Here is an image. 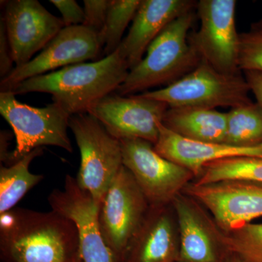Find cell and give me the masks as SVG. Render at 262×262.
I'll return each mask as SVG.
<instances>
[{"instance_id": "obj_1", "label": "cell", "mask_w": 262, "mask_h": 262, "mask_svg": "<svg viewBox=\"0 0 262 262\" xmlns=\"http://www.w3.org/2000/svg\"><path fill=\"white\" fill-rule=\"evenodd\" d=\"M80 258L78 231L64 215L18 208L0 214L1 262H77Z\"/></svg>"}, {"instance_id": "obj_2", "label": "cell", "mask_w": 262, "mask_h": 262, "mask_svg": "<svg viewBox=\"0 0 262 262\" xmlns=\"http://www.w3.org/2000/svg\"><path fill=\"white\" fill-rule=\"evenodd\" d=\"M120 50L92 62L67 66L46 75L20 82L13 89L15 96L45 93L52 96L70 116L87 113L91 106L116 92L129 73Z\"/></svg>"}, {"instance_id": "obj_3", "label": "cell", "mask_w": 262, "mask_h": 262, "mask_svg": "<svg viewBox=\"0 0 262 262\" xmlns=\"http://www.w3.org/2000/svg\"><path fill=\"white\" fill-rule=\"evenodd\" d=\"M194 18L192 10L168 24L115 93L130 96L158 86L166 87L194 70L202 61L188 34Z\"/></svg>"}, {"instance_id": "obj_4", "label": "cell", "mask_w": 262, "mask_h": 262, "mask_svg": "<svg viewBox=\"0 0 262 262\" xmlns=\"http://www.w3.org/2000/svg\"><path fill=\"white\" fill-rule=\"evenodd\" d=\"M249 92L251 89L242 74L221 73L202 61L177 82L141 94L165 103L169 108L215 110L221 106L232 108L251 102Z\"/></svg>"}, {"instance_id": "obj_5", "label": "cell", "mask_w": 262, "mask_h": 262, "mask_svg": "<svg viewBox=\"0 0 262 262\" xmlns=\"http://www.w3.org/2000/svg\"><path fill=\"white\" fill-rule=\"evenodd\" d=\"M70 128L80 152L76 181L100 205L123 166L121 143L89 113L71 116Z\"/></svg>"}, {"instance_id": "obj_6", "label": "cell", "mask_w": 262, "mask_h": 262, "mask_svg": "<svg viewBox=\"0 0 262 262\" xmlns=\"http://www.w3.org/2000/svg\"><path fill=\"white\" fill-rule=\"evenodd\" d=\"M0 114L14 133L16 146L13 157L16 161L43 146H58L68 152L73 151L67 132L71 116L57 103L34 107L18 101L13 91H2Z\"/></svg>"}, {"instance_id": "obj_7", "label": "cell", "mask_w": 262, "mask_h": 262, "mask_svg": "<svg viewBox=\"0 0 262 262\" xmlns=\"http://www.w3.org/2000/svg\"><path fill=\"white\" fill-rule=\"evenodd\" d=\"M150 205L132 174L122 166L100 203L98 222L115 262H122Z\"/></svg>"}, {"instance_id": "obj_8", "label": "cell", "mask_w": 262, "mask_h": 262, "mask_svg": "<svg viewBox=\"0 0 262 262\" xmlns=\"http://www.w3.org/2000/svg\"><path fill=\"white\" fill-rule=\"evenodd\" d=\"M236 5L235 0H201L196 3L201 26L189 37L202 61L226 75L241 73Z\"/></svg>"}, {"instance_id": "obj_9", "label": "cell", "mask_w": 262, "mask_h": 262, "mask_svg": "<svg viewBox=\"0 0 262 262\" xmlns=\"http://www.w3.org/2000/svg\"><path fill=\"white\" fill-rule=\"evenodd\" d=\"M123 165L132 174L151 206H166L194 174L157 152L154 144L142 139H123Z\"/></svg>"}, {"instance_id": "obj_10", "label": "cell", "mask_w": 262, "mask_h": 262, "mask_svg": "<svg viewBox=\"0 0 262 262\" xmlns=\"http://www.w3.org/2000/svg\"><path fill=\"white\" fill-rule=\"evenodd\" d=\"M103 45L97 33L84 25L64 27L37 56L2 79V91H12L20 82L67 66L97 61Z\"/></svg>"}, {"instance_id": "obj_11", "label": "cell", "mask_w": 262, "mask_h": 262, "mask_svg": "<svg viewBox=\"0 0 262 262\" xmlns=\"http://www.w3.org/2000/svg\"><path fill=\"white\" fill-rule=\"evenodd\" d=\"M168 108L166 103L142 94L120 96L113 93L95 103L87 113L118 140L139 139L155 145Z\"/></svg>"}, {"instance_id": "obj_12", "label": "cell", "mask_w": 262, "mask_h": 262, "mask_svg": "<svg viewBox=\"0 0 262 262\" xmlns=\"http://www.w3.org/2000/svg\"><path fill=\"white\" fill-rule=\"evenodd\" d=\"M185 190L206 207L226 232L262 216V183L226 180L204 185L192 184Z\"/></svg>"}, {"instance_id": "obj_13", "label": "cell", "mask_w": 262, "mask_h": 262, "mask_svg": "<svg viewBox=\"0 0 262 262\" xmlns=\"http://www.w3.org/2000/svg\"><path fill=\"white\" fill-rule=\"evenodd\" d=\"M7 34L15 67L28 63L65 26L37 0L3 2Z\"/></svg>"}, {"instance_id": "obj_14", "label": "cell", "mask_w": 262, "mask_h": 262, "mask_svg": "<svg viewBox=\"0 0 262 262\" xmlns=\"http://www.w3.org/2000/svg\"><path fill=\"white\" fill-rule=\"evenodd\" d=\"M48 203L53 211L75 224L82 262H115L100 229L99 205L79 187L75 178L67 175L63 190L54 189L48 196Z\"/></svg>"}, {"instance_id": "obj_15", "label": "cell", "mask_w": 262, "mask_h": 262, "mask_svg": "<svg viewBox=\"0 0 262 262\" xmlns=\"http://www.w3.org/2000/svg\"><path fill=\"white\" fill-rule=\"evenodd\" d=\"M196 6V3L191 0H141L129 32L119 47L129 70L140 63L150 45L168 24Z\"/></svg>"}, {"instance_id": "obj_16", "label": "cell", "mask_w": 262, "mask_h": 262, "mask_svg": "<svg viewBox=\"0 0 262 262\" xmlns=\"http://www.w3.org/2000/svg\"><path fill=\"white\" fill-rule=\"evenodd\" d=\"M155 149L158 154L199 177L207 164L239 157L262 158V144L237 146L225 142H203L187 139L161 123Z\"/></svg>"}, {"instance_id": "obj_17", "label": "cell", "mask_w": 262, "mask_h": 262, "mask_svg": "<svg viewBox=\"0 0 262 262\" xmlns=\"http://www.w3.org/2000/svg\"><path fill=\"white\" fill-rule=\"evenodd\" d=\"M165 206H151L122 262H179L176 227Z\"/></svg>"}, {"instance_id": "obj_18", "label": "cell", "mask_w": 262, "mask_h": 262, "mask_svg": "<svg viewBox=\"0 0 262 262\" xmlns=\"http://www.w3.org/2000/svg\"><path fill=\"white\" fill-rule=\"evenodd\" d=\"M179 226V262H220V255L208 227L190 203L173 201Z\"/></svg>"}, {"instance_id": "obj_19", "label": "cell", "mask_w": 262, "mask_h": 262, "mask_svg": "<svg viewBox=\"0 0 262 262\" xmlns=\"http://www.w3.org/2000/svg\"><path fill=\"white\" fill-rule=\"evenodd\" d=\"M164 126L176 134L203 142H225L227 113L201 108H168Z\"/></svg>"}, {"instance_id": "obj_20", "label": "cell", "mask_w": 262, "mask_h": 262, "mask_svg": "<svg viewBox=\"0 0 262 262\" xmlns=\"http://www.w3.org/2000/svg\"><path fill=\"white\" fill-rule=\"evenodd\" d=\"M43 155V148L32 150L10 166L0 168V214L13 209L25 194L44 179V176L33 174L29 165Z\"/></svg>"}, {"instance_id": "obj_21", "label": "cell", "mask_w": 262, "mask_h": 262, "mask_svg": "<svg viewBox=\"0 0 262 262\" xmlns=\"http://www.w3.org/2000/svg\"><path fill=\"white\" fill-rule=\"evenodd\" d=\"M225 142L237 146L262 144V107L257 102L251 101L227 113Z\"/></svg>"}, {"instance_id": "obj_22", "label": "cell", "mask_w": 262, "mask_h": 262, "mask_svg": "<svg viewBox=\"0 0 262 262\" xmlns=\"http://www.w3.org/2000/svg\"><path fill=\"white\" fill-rule=\"evenodd\" d=\"M226 180L262 183V158L239 157L207 164L194 184L204 185Z\"/></svg>"}, {"instance_id": "obj_23", "label": "cell", "mask_w": 262, "mask_h": 262, "mask_svg": "<svg viewBox=\"0 0 262 262\" xmlns=\"http://www.w3.org/2000/svg\"><path fill=\"white\" fill-rule=\"evenodd\" d=\"M141 0H111L102 34L103 56L113 54L120 47L122 36L134 20Z\"/></svg>"}, {"instance_id": "obj_24", "label": "cell", "mask_w": 262, "mask_h": 262, "mask_svg": "<svg viewBox=\"0 0 262 262\" xmlns=\"http://www.w3.org/2000/svg\"><path fill=\"white\" fill-rule=\"evenodd\" d=\"M226 249L244 262H262V224L250 223L219 234Z\"/></svg>"}, {"instance_id": "obj_25", "label": "cell", "mask_w": 262, "mask_h": 262, "mask_svg": "<svg viewBox=\"0 0 262 262\" xmlns=\"http://www.w3.org/2000/svg\"><path fill=\"white\" fill-rule=\"evenodd\" d=\"M238 66L241 72L262 73V32L239 34Z\"/></svg>"}, {"instance_id": "obj_26", "label": "cell", "mask_w": 262, "mask_h": 262, "mask_svg": "<svg viewBox=\"0 0 262 262\" xmlns=\"http://www.w3.org/2000/svg\"><path fill=\"white\" fill-rule=\"evenodd\" d=\"M83 3V25L97 33L102 41L101 37L106 24L111 0H84Z\"/></svg>"}, {"instance_id": "obj_27", "label": "cell", "mask_w": 262, "mask_h": 262, "mask_svg": "<svg viewBox=\"0 0 262 262\" xmlns=\"http://www.w3.org/2000/svg\"><path fill=\"white\" fill-rule=\"evenodd\" d=\"M50 3L59 10L65 27L83 25L84 8L75 0H51Z\"/></svg>"}, {"instance_id": "obj_28", "label": "cell", "mask_w": 262, "mask_h": 262, "mask_svg": "<svg viewBox=\"0 0 262 262\" xmlns=\"http://www.w3.org/2000/svg\"><path fill=\"white\" fill-rule=\"evenodd\" d=\"M14 63L6 26L3 15L0 19V77L5 78L13 71Z\"/></svg>"}, {"instance_id": "obj_29", "label": "cell", "mask_w": 262, "mask_h": 262, "mask_svg": "<svg viewBox=\"0 0 262 262\" xmlns=\"http://www.w3.org/2000/svg\"><path fill=\"white\" fill-rule=\"evenodd\" d=\"M12 139L11 133L7 130L0 132V161L4 166H10L16 163L13 157V151H10V141Z\"/></svg>"}, {"instance_id": "obj_30", "label": "cell", "mask_w": 262, "mask_h": 262, "mask_svg": "<svg viewBox=\"0 0 262 262\" xmlns=\"http://www.w3.org/2000/svg\"><path fill=\"white\" fill-rule=\"evenodd\" d=\"M244 77L249 85L251 92L262 107V73L257 72H244Z\"/></svg>"}, {"instance_id": "obj_31", "label": "cell", "mask_w": 262, "mask_h": 262, "mask_svg": "<svg viewBox=\"0 0 262 262\" xmlns=\"http://www.w3.org/2000/svg\"><path fill=\"white\" fill-rule=\"evenodd\" d=\"M251 30L255 31V32H262V18L252 24Z\"/></svg>"}, {"instance_id": "obj_32", "label": "cell", "mask_w": 262, "mask_h": 262, "mask_svg": "<svg viewBox=\"0 0 262 262\" xmlns=\"http://www.w3.org/2000/svg\"><path fill=\"white\" fill-rule=\"evenodd\" d=\"M229 262H244L243 261H241L239 258L236 257V256H234L233 258H232V259L230 260Z\"/></svg>"}, {"instance_id": "obj_33", "label": "cell", "mask_w": 262, "mask_h": 262, "mask_svg": "<svg viewBox=\"0 0 262 262\" xmlns=\"http://www.w3.org/2000/svg\"><path fill=\"white\" fill-rule=\"evenodd\" d=\"M77 262H82V258H80V259H79Z\"/></svg>"}]
</instances>
